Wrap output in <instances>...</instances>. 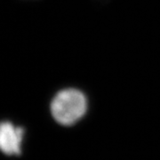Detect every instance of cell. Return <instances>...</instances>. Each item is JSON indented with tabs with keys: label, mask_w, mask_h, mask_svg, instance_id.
<instances>
[{
	"label": "cell",
	"mask_w": 160,
	"mask_h": 160,
	"mask_svg": "<svg viewBox=\"0 0 160 160\" xmlns=\"http://www.w3.org/2000/svg\"><path fill=\"white\" fill-rule=\"evenodd\" d=\"M87 100L85 94L77 89H64L54 96L51 103L53 118L63 126L73 125L85 115Z\"/></svg>",
	"instance_id": "1"
},
{
	"label": "cell",
	"mask_w": 160,
	"mask_h": 160,
	"mask_svg": "<svg viewBox=\"0 0 160 160\" xmlns=\"http://www.w3.org/2000/svg\"><path fill=\"white\" fill-rule=\"evenodd\" d=\"M24 130L11 122L0 123V150L8 156L21 154Z\"/></svg>",
	"instance_id": "2"
}]
</instances>
